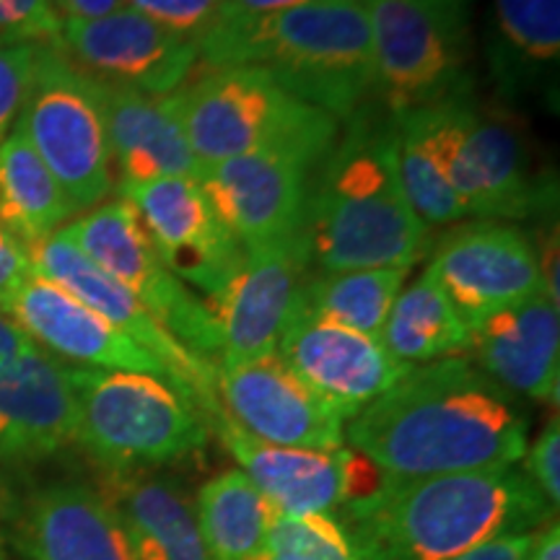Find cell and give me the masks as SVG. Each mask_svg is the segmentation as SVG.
I'll use <instances>...</instances> for the list:
<instances>
[{
	"instance_id": "obj_1",
	"label": "cell",
	"mask_w": 560,
	"mask_h": 560,
	"mask_svg": "<svg viewBox=\"0 0 560 560\" xmlns=\"http://www.w3.org/2000/svg\"><path fill=\"white\" fill-rule=\"evenodd\" d=\"M346 446L392 478L499 470L527 452V418L511 392L467 355L412 366L346 423Z\"/></svg>"
},
{
	"instance_id": "obj_2",
	"label": "cell",
	"mask_w": 560,
	"mask_h": 560,
	"mask_svg": "<svg viewBox=\"0 0 560 560\" xmlns=\"http://www.w3.org/2000/svg\"><path fill=\"white\" fill-rule=\"evenodd\" d=\"M312 270L405 268L429 252V226L405 195L395 117L361 109L312 172L299 229Z\"/></svg>"
},
{
	"instance_id": "obj_3",
	"label": "cell",
	"mask_w": 560,
	"mask_h": 560,
	"mask_svg": "<svg viewBox=\"0 0 560 560\" xmlns=\"http://www.w3.org/2000/svg\"><path fill=\"white\" fill-rule=\"evenodd\" d=\"M556 516L520 467L392 478L340 509L361 560H452Z\"/></svg>"
},
{
	"instance_id": "obj_4",
	"label": "cell",
	"mask_w": 560,
	"mask_h": 560,
	"mask_svg": "<svg viewBox=\"0 0 560 560\" xmlns=\"http://www.w3.org/2000/svg\"><path fill=\"white\" fill-rule=\"evenodd\" d=\"M198 62L268 70L285 91L340 122L376 94L374 47L359 0H310L262 19L213 21L198 39Z\"/></svg>"
},
{
	"instance_id": "obj_5",
	"label": "cell",
	"mask_w": 560,
	"mask_h": 560,
	"mask_svg": "<svg viewBox=\"0 0 560 560\" xmlns=\"http://www.w3.org/2000/svg\"><path fill=\"white\" fill-rule=\"evenodd\" d=\"M182 117L200 166L283 151L319 164L340 136L330 112L301 102L255 66L202 68L179 86Z\"/></svg>"
},
{
	"instance_id": "obj_6",
	"label": "cell",
	"mask_w": 560,
	"mask_h": 560,
	"mask_svg": "<svg viewBox=\"0 0 560 560\" xmlns=\"http://www.w3.org/2000/svg\"><path fill=\"white\" fill-rule=\"evenodd\" d=\"M70 376L79 405L75 444L100 470H164L206 452L210 423L170 382L83 366Z\"/></svg>"
},
{
	"instance_id": "obj_7",
	"label": "cell",
	"mask_w": 560,
	"mask_h": 560,
	"mask_svg": "<svg viewBox=\"0 0 560 560\" xmlns=\"http://www.w3.org/2000/svg\"><path fill=\"white\" fill-rule=\"evenodd\" d=\"M16 128L58 179L75 213L96 208L115 190L100 83L75 68L55 42H39Z\"/></svg>"
},
{
	"instance_id": "obj_8",
	"label": "cell",
	"mask_w": 560,
	"mask_h": 560,
	"mask_svg": "<svg viewBox=\"0 0 560 560\" xmlns=\"http://www.w3.org/2000/svg\"><path fill=\"white\" fill-rule=\"evenodd\" d=\"M392 115L465 94L467 9L446 0H359Z\"/></svg>"
},
{
	"instance_id": "obj_9",
	"label": "cell",
	"mask_w": 560,
	"mask_h": 560,
	"mask_svg": "<svg viewBox=\"0 0 560 560\" xmlns=\"http://www.w3.org/2000/svg\"><path fill=\"white\" fill-rule=\"evenodd\" d=\"M60 231L96 268L125 285L182 346L219 363L221 340L213 314L166 268L128 200H104Z\"/></svg>"
},
{
	"instance_id": "obj_10",
	"label": "cell",
	"mask_w": 560,
	"mask_h": 560,
	"mask_svg": "<svg viewBox=\"0 0 560 560\" xmlns=\"http://www.w3.org/2000/svg\"><path fill=\"white\" fill-rule=\"evenodd\" d=\"M24 249L30 257L32 272L58 283L70 296L94 310L109 325L128 335L130 340H136L140 348L156 355L177 376L187 400L206 416L208 423H213L221 412L219 392H215L219 363L202 359L187 346H182L125 285L117 283L102 268H96L62 231H55L52 236L34 242Z\"/></svg>"
},
{
	"instance_id": "obj_11",
	"label": "cell",
	"mask_w": 560,
	"mask_h": 560,
	"mask_svg": "<svg viewBox=\"0 0 560 560\" xmlns=\"http://www.w3.org/2000/svg\"><path fill=\"white\" fill-rule=\"evenodd\" d=\"M240 470L255 482L276 514H338L350 501L380 488L384 472L350 446L301 450L252 439L219 412L210 423Z\"/></svg>"
},
{
	"instance_id": "obj_12",
	"label": "cell",
	"mask_w": 560,
	"mask_h": 560,
	"mask_svg": "<svg viewBox=\"0 0 560 560\" xmlns=\"http://www.w3.org/2000/svg\"><path fill=\"white\" fill-rule=\"evenodd\" d=\"M219 405L252 439L301 450L346 446V416L319 397L280 353L219 363Z\"/></svg>"
},
{
	"instance_id": "obj_13",
	"label": "cell",
	"mask_w": 560,
	"mask_h": 560,
	"mask_svg": "<svg viewBox=\"0 0 560 560\" xmlns=\"http://www.w3.org/2000/svg\"><path fill=\"white\" fill-rule=\"evenodd\" d=\"M149 231L153 247L174 276L200 299L219 296L244 260V247L219 219L200 182L166 177L117 187Z\"/></svg>"
},
{
	"instance_id": "obj_14",
	"label": "cell",
	"mask_w": 560,
	"mask_h": 560,
	"mask_svg": "<svg viewBox=\"0 0 560 560\" xmlns=\"http://www.w3.org/2000/svg\"><path fill=\"white\" fill-rule=\"evenodd\" d=\"M310 276L312 265L299 234L244 249L240 270L206 304L219 327V363L276 353L285 327L301 312Z\"/></svg>"
},
{
	"instance_id": "obj_15",
	"label": "cell",
	"mask_w": 560,
	"mask_h": 560,
	"mask_svg": "<svg viewBox=\"0 0 560 560\" xmlns=\"http://www.w3.org/2000/svg\"><path fill=\"white\" fill-rule=\"evenodd\" d=\"M55 45L91 79L145 94H172L198 66V42L164 30L130 5L100 19L60 21Z\"/></svg>"
},
{
	"instance_id": "obj_16",
	"label": "cell",
	"mask_w": 560,
	"mask_h": 560,
	"mask_svg": "<svg viewBox=\"0 0 560 560\" xmlns=\"http://www.w3.org/2000/svg\"><path fill=\"white\" fill-rule=\"evenodd\" d=\"M425 270L467 327L486 314L542 293L535 242L506 221L459 223L441 236Z\"/></svg>"
},
{
	"instance_id": "obj_17",
	"label": "cell",
	"mask_w": 560,
	"mask_h": 560,
	"mask_svg": "<svg viewBox=\"0 0 560 560\" xmlns=\"http://www.w3.org/2000/svg\"><path fill=\"white\" fill-rule=\"evenodd\" d=\"M317 166L293 153L265 151L202 166L198 182L236 242L255 249L299 234Z\"/></svg>"
},
{
	"instance_id": "obj_18",
	"label": "cell",
	"mask_w": 560,
	"mask_h": 560,
	"mask_svg": "<svg viewBox=\"0 0 560 560\" xmlns=\"http://www.w3.org/2000/svg\"><path fill=\"white\" fill-rule=\"evenodd\" d=\"M0 304L13 314V319L30 332L39 348L70 366L151 374L182 392L177 376L156 355L37 272H30L16 289L0 299Z\"/></svg>"
},
{
	"instance_id": "obj_19",
	"label": "cell",
	"mask_w": 560,
	"mask_h": 560,
	"mask_svg": "<svg viewBox=\"0 0 560 560\" xmlns=\"http://www.w3.org/2000/svg\"><path fill=\"white\" fill-rule=\"evenodd\" d=\"M278 353L346 420L395 387L412 366L397 361L380 338L301 310L285 327Z\"/></svg>"
},
{
	"instance_id": "obj_20",
	"label": "cell",
	"mask_w": 560,
	"mask_h": 560,
	"mask_svg": "<svg viewBox=\"0 0 560 560\" xmlns=\"http://www.w3.org/2000/svg\"><path fill=\"white\" fill-rule=\"evenodd\" d=\"M467 355L511 395L558 408L560 304L545 293L516 301L470 325Z\"/></svg>"
},
{
	"instance_id": "obj_21",
	"label": "cell",
	"mask_w": 560,
	"mask_h": 560,
	"mask_svg": "<svg viewBox=\"0 0 560 560\" xmlns=\"http://www.w3.org/2000/svg\"><path fill=\"white\" fill-rule=\"evenodd\" d=\"M96 83L112 164L120 172L117 187L166 177L200 179L202 166L187 138L179 89L172 94H145L120 83Z\"/></svg>"
},
{
	"instance_id": "obj_22",
	"label": "cell",
	"mask_w": 560,
	"mask_h": 560,
	"mask_svg": "<svg viewBox=\"0 0 560 560\" xmlns=\"http://www.w3.org/2000/svg\"><path fill=\"white\" fill-rule=\"evenodd\" d=\"M13 540L30 560H136L120 516L100 488L60 480L21 506Z\"/></svg>"
},
{
	"instance_id": "obj_23",
	"label": "cell",
	"mask_w": 560,
	"mask_h": 560,
	"mask_svg": "<svg viewBox=\"0 0 560 560\" xmlns=\"http://www.w3.org/2000/svg\"><path fill=\"white\" fill-rule=\"evenodd\" d=\"M70 363L32 346L0 376V465L50 457L75 441Z\"/></svg>"
},
{
	"instance_id": "obj_24",
	"label": "cell",
	"mask_w": 560,
	"mask_h": 560,
	"mask_svg": "<svg viewBox=\"0 0 560 560\" xmlns=\"http://www.w3.org/2000/svg\"><path fill=\"white\" fill-rule=\"evenodd\" d=\"M465 145L480 221H522L556 206V182L535 172L527 130L509 112L465 100Z\"/></svg>"
},
{
	"instance_id": "obj_25",
	"label": "cell",
	"mask_w": 560,
	"mask_h": 560,
	"mask_svg": "<svg viewBox=\"0 0 560 560\" xmlns=\"http://www.w3.org/2000/svg\"><path fill=\"white\" fill-rule=\"evenodd\" d=\"M100 493L120 516L136 560H210L195 495L164 470H100Z\"/></svg>"
},
{
	"instance_id": "obj_26",
	"label": "cell",
	"mask_w": 560,
	"mask_h": 560,
	"mask_svg": "<svg viewBox=\"0 0 560 560\" xmlns=\"http://www.w3.org/2000/svg\"><path fill=\"white\" fill-rule=\"evenodd\" d=\"M75 210L16 125L0 143V226L21 247L47 240Z\"/></svg>"
},
{
	"instance_id": "obj_27",
	"label": "cell",
	"mask_w": 560,
	"mask_h": 560,
	"mask_svg": "<svg viewBox=\"0 0 560 560\" xmlns=\"http://www.w3.org/2000/svg\"><path fill=\"white\" fill-rule=\"evenodd\" d=\"M382 342L397 361L420 366L467 355L470 327L431 272L423 270L408 289L397 293L382 327Z\"/></svg>"
},
{
	"instance_id": "obj_28",
	"label": "cell",
	"mask_w": 560,
	"mask_h": 560,
	"mask_svg": "<svg viewBox=\"0 0 560 560\" xmlns=\"http://www.w3.org/2000/svg\"><path fill=\"white\" fill-rule=\"evenodd\" d=\"M195 511L210 560H252L265 552L276 509L240 467L202 482Z\"/></svg>"
},
{
	"instance_id": "obj_29",
	"label": "cell",
	"mask_w": 560,
	"mask_h": 560,
	"mask_svg": "<svg viewBox=\"0 0 560 560\" xmlns=\"http://www.w3.org/2000/svg\"><path fill=\"white\" fill-rule=\"evenodd\" d=\"M408 272L405 268L312 270L301 310L382 340V327L397 293L405 289Z\"/></svg>"
},
{
	"instance_id": "obj_30",
	"label": "cell",
	"mask_w": 560,
	"mask_h": 560,
	"mask_svg": "<svg viewBox=\"0 0 560 560\" xmlns=\"http://www.w3.org/2000/svg\"><path fill=\"white\" fill-rule=\"evenodd\" d=\"M493 68L506 83L548 73L560 60V0H493Z\"/></svg>"
},
{
	"instance_id": "obj_31",
	"label": "cell",
	"mask_w": 560,
	"mask_h": 560,
	"mask_svg": "<svg viewBox=\"0 0 560 560\" xmlns=\"http://www.w3.org/2000/svg\"><path fill=\"white\" fill-rule=\"evenodd\" d=\"M395 117L397 130V166L400 179L408 195L412 210L425 226H446V223L467 219V210L462 206L441 170L433 159L431 143L420 128L418 117L412 112H402Z\"/></svg>"
},
{
	"instance_id": "obj_32",
	"label": "cell",
	"mask_w": 560,
	"mask_h": 560,
	"mask_svg": "<svg viewBox=\"0 0 560 560\" xmlns=\"http://www.w3.org/2000/svg\"><path fill=\"white\" fill-rule=\"evenodd\" d=\"M265 550L276 560H361L335 514H276Z\"/></svg>"
},
{
	"instance_id": "obj_33",
	"label": "cell",
	"mask_w": 560,
	"mask_h": 560,
	"mask_svg": "<svg viewBox=\"0 0 560 560\" xmlns=\"http://www.w3.org/2000/svg\"><path fill=\"white\" fill-rule=\"evenodd\" d=\"M39 42H0V143L16 125L30 94Z\"/></svg>"
},
{
	"instance_id": "obj_34",
	"label": "cell",
	"mask_w": 560,
	"mask_h": 560,
	"mask_svg": "<svg viewBox=\"0 0 560 560\" xmlns=\"http://www.w3.org/2000/svg\"><path fill=\"white\" fill-rule=\"evenodd\" d=\"M128 5L164 30L198 42L215 21L221 0H128Z\"/></svg>"
},
{
	"instance_id": "obj_35",
	"label": "cell",
	"mask_w": 560,
	"mask_h": 560,
	"mask_svg": "<svg viewBox=\"0 0 560 560\" xmlns=\"http://www.w3.org/2000/svg\"><path fill=\"white\" fill-rule=\"evenodd\" d=\"M58 32L50 0H0V42H55Z\"/></svg>"
},
{
	"instance_id": "obj_36",
	"label": "cell",
	"mask_w": 560,
	"mask_h": 560,
	"mask_svg": "<svg viewBox=\"0 0 560 560\" xmlns=\"http://www.w3.org/2000/svg\"><path fill=\"white\" fill-rule=\"evenodd\" d=\"M524 475L535 482L552 509L560 503V423L558 416L545 425L540 436L524 452Z\"/></svg>"
},
{
	"instance_id": "obj_37",
	"label": "cell",
	"mask_w": 560,
	"mask_h": 560,
	"mask_svg": "<svg viewBox=\"0 0 560 560\" xmlns=\"http://www.w3.org/2000/svg\"><path fill=\"white\" fill-rule=\"evenodd\" d=\"M32 272L26 249L0 226V299L11 293Z\"/></svg>"
},
{
	"instance_id": "obj_38",
	"label": "cell",
	"mask_w": 560,
	"mask_h": 560,
	"mask_svg": "<svg viewBox=\"0 0 560 560\" xmlns=\"http://www.w3.org/2000/svg\"><path fill=\"white\" fill-rule=\"evenodd\" d=\"M304 3H310V0H221L215 21H252L296 9Z\"/></svg>"
},
{
	"instance_id": "obj_39",
	"label": "cell",
	"mask_w": 560,
	"mask_h": 560,
	"mask_svg": "<svg viewBox=\"0 0 560 560\" xmlns=\"http://www.w3.org/2000/svg\"><path fill=\"white\" fill-rule=\"evenodd\" d=\"M32 346H37V342H34L30 338V332L13 319V314L0 304V376H3Z\"/></svg>"
},
{
	"instance_id": "obj_40",
	"label": "cell",
	"mask_w": 560,
	"mask_h": 560,
	"mask_svg": "<svg viewBox=\"0 0 560 560\" xmlns=\"http://www.w3.org/2000/svg\"><path fill=\"white\" fill-rule=\"evenodd\" d=\"M532 537H535V532L499 537V540L482 542L478 548L462 552V556L452 560H524L532 548Z\"/></svg>"
},
{
	"instance_id": "obj_41",
	"label": "cell",
	"mask_w": 560,
	"mask_h": 560,
	"mask_svg": "<svg viewBox=\"0 0 560 560\" xmlns=\"http://www.w3.org/2000/svg\"><path fill=\"white\" fill-rule=\"evenodd\" d=\"M55 16L66 19H100L107 13L125 9L128 0H50Z\"/></svg>"
},
{
	"instance_id": "obj_42",
	"label": "cell",
	"mask_w": 560,
	"mask_h": 560,
	"mask_svg": "<svg viewBox=\"0 0 560 560\" xmlns=\"http://www.w3.org/2000/svg\"><path fill=\"white\" fill-rule=\"evenodd\" d=\"M524 560H560V524L550 520L532 537V548Z\"/></svg>"
},
{
	"instance_id": "obj_43",
	"label": "cell",
	"mask_w": 560,
	"mask_h": 560,
	"mask_svg": "<svg viewBox=\"0 0 560 560\" xmlns=\"http://www.w3.org/2000/svg\"><path fill=\"white\" fill-rule=\"evenodd\" d=\"M252 560H276V558H272V556H270V552H268V550H265V552H260V556H255V558H252Z\"/></svg>"
},
{
	"instance_id": "obj_44",
	"label": "cell",
	"mask_w": 560,
	"mask_h": 560,
	"mask_svg": "<svg viewBox=\"0 0 560 560\" xmlns=\"http://www.w3.org/2000/svg\"><path fill=\"white\" fill-rule=\"evenodd\" d=\"M446 3H457V5H465V9H467V5H470V0H446Z\"/></svg>"
},
{
	"instance_id": "obj_45",
	"label": "cell",
	"mask_w": 560,
	"mask_h": 560,
	"mask_svg": "<svg viewBox=\"0 0 560 560\" xmlns=\"http://www.w3.org/2000/svg\"><path fill=\"white\" fill-rule=\"evenodd\" d=\"M0 560H5V558H3V548H0Z\"/></svg>"
}]
</instances>
